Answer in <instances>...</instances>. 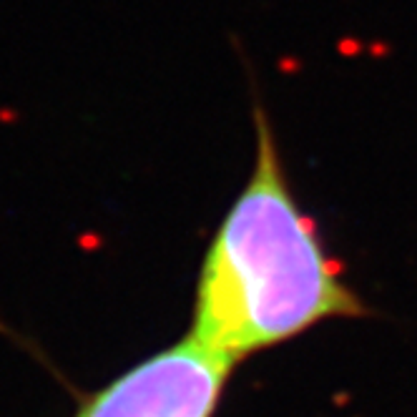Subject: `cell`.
<instances>
[{
    "label": "cell",
    "mask_w": 417,
    "mask_h": 417,
    "mask_svg": "<svg viewBox=\"0 0 417 417\" xmlns=\"http://www.w3.org/2000/svg\"><path fill=\"white\" fill-rule=\"evenodd\" d=\"M362 314V299L296 204L259 109L254 169L204 257L191 335L236 365L327 319Z\"/></svg>",
    "instance_id": "6da1fadb"
},
{
    "label": "cell",
    "mask_w": 417,
    "mask_h": 417,
    "mask_svg": "<svg viewBox=\"0 0 417 417\" xmlns=\"http://www.w3.org/2000/svg\"><path fill=\"white\" fill-rule=\"evenodd\" d=\"M231 367L189 335L94 392L76 417H211Z\"/></svg>",
    "instance_id": "7a4b0ae2"
}]
</instances>
